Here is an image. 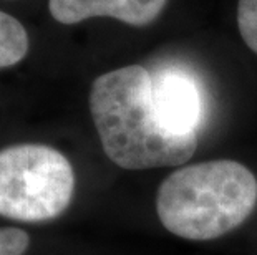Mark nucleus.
Here are the masks:
<instances>
[{
  "mask_svg": "<svg viewBox=\"0 0 257 255\" xmlns=\"http://www.w3.org/2000/svg\"><path fill=\"white\" fill-rule=\"evenodd\" d=\"M237 25L244 43L257 53V0H239Z\"/></svg>",
  "mask_w": 257,
  "mask_h": 255,
  "instance_id": "obj_7",
  "label": "nucleus"
},
{
  "mask_svg": "<svg viewBox=\"0 0 257 255\" xmlns=\"http://www.w3.org/2000/svg\"><path fill=\"white\" fill-rule=\"evenodd\" d=\"M153 75L130 65L98 77L90 111L105 154L130 171L183 164L198 148V134H176L160 121L151 98Z\"/></svg>",
  "mask_w": 257,
  "mask_h": 255,
  "instance_id": "obj_1",
  "label": "nucleus"
},
{
  "mask_svg": "<svg viewBox=\"0 0 257 255\" xmlns=\"http://www.w3.org/2000/svg\"><path fill=\"white\" fill-rule=\"evenodd\" d=\"M257 205V179L231 159L184 166L163 181L156 197L161 224L188 240H212L239 227Z\"/></svg>",
  "mask_w": 257,
  "mask_h": 255,
  "instance_id": "obj_2",
  "label": "nucleus"
},
{
  "mask_svg": "<svg viewBox=\"0 0 257 255\" xmlns=\"http://www.w3.org/2000/svg\"><path fill=\"white\" fill-rule=\"evenodd\" d=\"M166 4L168 0H48V10L63 25L110 17L133 27H145L160 17Z\"/></svg>",
  "mask_w": 257,
  "mask_h": 255,
  "instance_id": "obj_5",
  "label": "nucleus"
},
{
  "mask_svg": "<svg viewBox=\"0 0 257 255\" xmlns=\"http://www.w3.org/2000/svg\"><path fill=\"white\" fill-rule=\"evenodd\" d=\"M153 106L160 121L176 134H196L202 118V98L196 81L179 70L153 77Z\"/></svg>",
  "mask_w": 257,
  "mask_h": 255,
  "instance_id": "obj_4",
  "label": "nucleus"
},
{
  "mask_svg": "<svg viewBox=\"0 0 257 255\" xmlns=\"http://www.w3.org/2000/svg\"><path fill=\"white\" fill-rule=\"evenodd\" d=\"M30 40L25 27L7 12L0 10V68L20 63L29 53Z\"/></svg>",
  "mask_w": 257,
  "mask_h": 255,
  "instance_id": "obj_6",
  "label": "nucleus"
},
{
  "mask_svg": "<svg viewBox=\"0 0 257 255\" xmlns=\"http://www.w3.org/2000/svg\"><path fill=\"white\" fill-rule=\"evenodd\" d=\"M73 191V167L58 149L34 143L0 149V215L22 222L55 219Z\"/></svg>",
  "mask_w": 257,
  "mask_h": 255,
  "instance_id": "obj_3",
  "label": "nucleus"
},
{
  "mask_svg": "<svg viewBox=\"0 0 257 255\" xmlns=\"http://www.w3.org/2000/svg\"><path fill=\"white\" fill-rule=\"evenodd\" d=\"M29 243L27 232L15 227H0V255H24Z\"/></svg>",
  "mask_w": 257,
  "mask_h": 255,
  "instance_id": "obj_8",
  "label": "nucleus"
}]
</instances>
